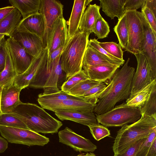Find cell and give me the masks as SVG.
<instances>
[{
	"label": "cell",
	"mask_w": 156,
	"mask_h": 156,
	"mask_svg": "<svg viewBox=\"0 0 156 156\" xmlns=\"http://www.w3.org/2000/svg\"><path fill=\"white\" fill-rule=\"evenodd\" d=\"M128 58L122 68L117 70L107 86L96 94L84 98L93 105L96 104L93 112L97 115L113 109L117 102L129 97L135 68L128 65Z\"/></svg>",
	"instance_id": "cell-1"
},
{
	"label": "cell",
	"mask_w": 156,
	"mask_h": 156,
	"mask_svg": "<svg viewBox=\"0 0 156 156\" xmlns=\"http://www.w3.org/2000/svg\"><path fill=\"white\" fill-rule=\"evenodd\" d=\"M9 113L20 120L30 130L38 133H57L63 125L44 108L34 104L21 102Z\"/></svg>",
	"instance_id": "cell-2"
},
{
	"label": "cell",
	"mask_w": 156,
	"mask_h": 156,
	"mask_svg": "<svg viewBox=\"0 0 156 156\" xmlns=\"http://www.w3.org/2000/svg\"><path fill=\"white\" fill-rule=\"evenodd\" d=\"M156 128V116L144 114L136 122L122 126L113 145L114 154L123 153L137 141L147 137Z\"/></svg>",
	"instance_id": "cell-3"
},
{
	"label": "cell",
	"mask_w": 156,
	"mask_h": 156,
	"mask_svg": "<svg viewBox=\"0 0 156 156\" xmlns=\"http://www.w3.org/2000/svg\"><path fill=\"white\" fill-rule=\"evenodd\" d=\"M90 33L79 31L68 39L61 56L62 69L68 78L82 70V62Z\"/></svg>",
	"instance_id": "cell-4"
},
{
	"label": "cell",
	"mask_w": 156,
	"mask_h": 156,
	"mask_svg": "<svg viewBox=\"0 0 156 156\" xmlns=\"http://www.w3.org/2000/svg\"><path fill=\"white\" fill-rule=\"evenodd\" d=\"M142 115L141 108L130 106L123 102L104 113L96 115V118L98 123L105 127L122 126L136 122Z\"/></svg>",
	"instance_id": "cell-5"
},
{
	"label": "cell",
	"mask_w": 156,
	"mask_h": 156,
	"mask_svg": "<svg viewBox=\"0 0 156 156\" xmlns=\"http://www.w3.org/2000/svg\"><path fill=\"white\" fill-rule=\"evenodd\" d=\"M2 136L11 143L43 146L50 141L48 138L31 130L17 128L0 126Z\"/></svg>",
	"instance_id": "cell-6"
},
{
	"label": "cell",
	"mask_w": 156,
	"mask_h": 156,
	"mask_svg": "<svg viewBox=\"0 0 156 156\" xmlns=\"http://www.w3.org/2000/svg\"><path fill=\"white\" fill-rule=\"evenodd\" d=\"M128 30V42L126 50L134 55L141 53L144 36L141 20L137 11H126Z\"/></svg>",
	"instance_id": "cell-7"
},
{
	"label": "cell",
	"mask_w": 156,
	"mask_h": 156,
	"mask_svg": "<svg viewBox=\"0 0 156 156\" xmlns=\"http://www.w3.org/2000/svg\"><path fill=\"white\" fill-rule=\"evenodd\" d=\"M63 6L56 0H41L39 12L42 15L45 31L42 39L44 48H48L53 26L56 20L63 16Z\"/></svg>",
	"instance_id": "cell-8"
},
{
	"label": "cell",
	"mask_w": 156,
	"mask_h": 156,
	"mask_svg": "<svg viewBox=\"0 0 156 156\" xmlns=\"http://www.w3.org/2000/svg\"><path fill=\"white\" fill-rule=\"evenodd\" d=\"M141 20L144 36L141 53L146 58L149 64L152 80L156 79V34L142 13L137 11Z\"/></svg>",
	"instance_id": "cell-9"
},
{
	"label": "cell",
	"mask_w": 156,
	"mask_h": 156,
	"mask_svg": "<svg viewBox=\"0 0 156 156\" xmlns=\"http://www.w3.org/2000/svg\"><path fill=\"white\" fill-rule=\"evenodd\" d=\"M10 37L19 42L34 57L44 48L42 39L28 30L21 21Z\"/></svg>",
	"instance_id": "cell-10"
},
{
	"label": "cell",
	"mask_w": 156,
	"mask_h": 156,
	"mask_svg": "<svg viewBox=\"0 0 156 156\" xmlns=\"http://www.w3.org/2000/svg\"><path fill=\"white\" fill-rule=\"evenodd\" d=\"M37 101L43 108L54 112L60 111L93 112L96 105L85 101L74 99L48 101L37 98Z\"/></svg>",
	"instance_id": "cell-11"
},
{
	"label": "cell",
	"mask_w": 156,
	"mask_h": 156,
	"mask_svg": "<svg viewBox=\"0 0 156 156\" xmlns=\"http://www.w3.org/2000/svg\"><path fill=\"white\" fill-rule=\"evenodd\" d=\"M6 46L17 75L25 71L30 65L34 57L30 55L19 42L11 37L6 40Z\"/></svg>",
	"instance_id": "cell-12"
},
{
	"label": "cell",
	"mask_w": 156,
	"mask_h": 156,
	"mask_svg": "<svg viewBox=\"0 0 156 156\" xmlns=\"http://www.w3.org/2000/svg\"><path fill=\"white\" fill-rule=\"evenodd\" d=\"M59 142L73 148L76 151L93 152L97 146L89 140L76 133L66 127L58 132Z\"/></svg>",
	"instance_id": "cell-13"
},
{
	"label": "cell",
	"mask_w": 156,
	"mask_h": 156,
	"mask_svg": "<svg viewBox=\"0 0 156 156\" xmlns=\"http://www.w3.org/2000/svg\"><path fill=\"white\" fill-rule=\"evenodd\" d=\"M137 61L136 71L133 75L130 94L131 97L152 81L149 64L141 53L134 55Z\"/></svg>",
	"instance_id": "cell-14"
},
{
	"label": "cell",
	"mask_w": 156,
	"mask_h": 156,
	"mask_svg": "<svg viewBox=\"0 0 156 156\" xmlns=\"http://www.w3.org/2000/svg\"><path fill=\"white\" fill-rule=\"evenodd\" d=\"M48 49L44 48L35 57L28 69L23 73L18 75L14 80V85L17 87L23 89L29 86L39 68L48 62Z\"/></svg>",
	"instance_id": "cell-15"
},
{
	"label": "cell",
	"mask_w": 156,
	"mask_h": 156,
	"mask_svg": "<svg viewBox=\"0 0 156 156\" xmlns=\"http://www.w3.org/2000/svg\"><path fill=\"white\" fill-rule=\"evenodd\" d=\"M121 66L106 64L82 66L88 78L108 85L114 74Z\"/></svg>",
	"instance_id": "cell-16"
},
{
	"label": "cell",
	"mask_w": 156,
	"mask_h": 156,
	"mask_svg": "<svg viewBox=\"0 0 156 156\" xmlns=\"http://www.w3.org/2000/svg\"><path fill=\"white\" fill-rule=\"evenodd\" d=\"M68 38L67 22L63 16L60 17L55 22L51 30L48 48V54L65 46Z\"/></svg>",
	"instance_id": "cell-17"
},
{
	"label": "cell",
	"mask_w": 156,
	"mask_h": 156,
	"mask_svg": "<svg viewBox=\"0 0 156 156\" xmlns=\"http://www.w3.org/2000/svg\"><path fill=\"white\" fill-rule=\"evenodd\" d=\"M22 90L14 85V81L2 87L1 98V109L2 113L11 112L21 102L20 95Z\"/></svg>",
	"instance_id": "cell-18"
},
{
	"label": "cell",
	"mask_w": 156,
	"mask_h": 156,
	"mask_svg": "<svg viewBox=\"0 0 156 156\" xmlns=\"http://www.w3.org/2000/svg\"><path fill=\"white\" fill-rule=\"evenodd\" d=\"M61 120L73 121L87 126L97 124V121L93 111H60L55 112Z\"/></svg>",
	"instance_id": "cell-19"
},
{
	"label": "cell",
	"mask_w": 156,
	"mask_h": 156,
	"mask_svg": "<svg viewBox=\"0 0 156 156\" xmlns=\"http://www.w3.org/2000/svg\"><path fill=\"white\" fill-rule=\"evenodd\" d=\"M92 1L90 0H75L70 17L68 22V39L79 31V24L87 6Z\"/></svg>",
	"instance_id": "cell-20"
},
{
	"label": "cell",
	"mask_w": 156,
	"mask_h": 156,
	"mask_svg": "<svg viewBox=\"0 0 156 156\" xmlns=\"http://www.w3.org/2000/svg\"><path fill=\"white\" fill-rule=\"evenodd\" d=\"M100 6L96 4L89 5L85 10L79 24V31L91 33L92 28L97 19L101 15Z\"/></svg>",
	"instance_id": "cell-21"
},
{
	"label": "cell",
	"mask_w": 156,
	"mask_h": 156,
	"mask_svg": "<svg viewBox=\"0 0 156 156\" xmlns=\"http://www.w3.org/2000/svg\"><path fill=\"white\" fill-rule=\"evenodd\" d=\"M12 6L17 9L24 19L39 12L41 0H9Z\"/></svg>",
	"instance_id": "cell-22"
},
{
	"label": "cell",
	"mask_w": 156,
	"mask_h": 156,
	"mask_svg": "<svg viewBox=\"0 0 156 156\" xmlns=\"http://www.w3.org/2000/svg\"><path fill=\"white\" fill-rule=\"evenodd\" d=\"M62 70L60 58H59L54 62L51 71L43 88V94H51L60 91L57 87V83L59 76Z\"/></svg>",
	"instance_id": "cell-23"
},
{
	"label": "cell",
	"mask_w": 156,
	"mask_h": 156,
	"mask_svg": "<svg viewBox=\"0 0 156 156\" xmlns=\"http://www.w3.org/2000/svg\"><path fill=\"white\" fill-rule=\"evenodd\" d=\"M25 28L30 32L35 34L42 39L44 34L45 25L43 16L39 12L22 19Z\"/></svg>",
	"instance_id": "cell-24"
},
{
	"label": "cell",
	"mask_w": 156,
	"mask_h": 156,
	"mask_svg": "<svg viewBox=\"0 0 156 156\" xmlns=\"http://www.w3.org/2000/svg\"><path fill=\"white\" fill-rule=\"evenodd\" d=\"M101 8L106 16L113 19L116 17L118 20L125 13L123 6L125 0H100Z\"/></svg>",
	"instance_id": "cell-25"
},
{
	"label": "cell",
	"mask_w": 156,
	"mask_h": 156,
	"mask_svg": "<svg viewBox=\"0 0 156 156\" xmlns=\"http://www.w3.org/2000/svg\"><path fill=\"white\" fill-rule=\"evenodd\" d=\"M22 15L16 8L0 21V34L10 37L21 19Z\"/></svg>",
	"instance_id": "cell-26"
},
{
	"label": "cell",
	"mask_w": 156,
	"mask_h": 156,
	"mask_svg": "<svg viewBox=\"0 0 156 156\" xmlns=\"http://www.w3.org/2000/svg\"><path fill=\"white\" fill-rule=\"evenodd\" d=\"M112 64L122 65L102 55L91 48L87 46L83 57L82 66Z\"/></svg>",
	"instance_id": "cell-27"
},
{
	"label": "cell",
	"mask_w": 156,
	"mask_h": 156,
	"mask_svg": "<svg viewBox=\"0 0 156 156\" xmlns=\"http://www.w3.org/2000/svg\"><path fill=\"white\" fill-rule=\"evenodd\" d=\"M156 84L155 79L133 96L129 97L126 101V104L130 106L141 108L147 98L152 89Z\"/></svg>",
	"instance_id": "cell-28"
},
{
	"label": "cell",
	"mask_w": 156,
	"mask_h": 156,
	"mask_svg": "<svg viewBox=\"0 0 156 156\" xmlns=\"http://www.w3.org/2000/svg\"><path fill=\"white\" fill-rule=\"evenodd\" d=\"M17 75V73L14 67L10 53L7 47L5 68L0 73V86L3 87L13 81Z\"/></svg>",
	"instance_id": "cell-29"
},
{
	"label": "cell",
	"mask_w": 156,
	"mask_h": 156,
	"mask_svg": "<svg viewBox=\"0 0 156 156\" xmlns=\"http://www.w3.org/2000/svg\"><path fill=\"white\" fill-rule=\"evenodd\" d=\"M113 29L117 37L119 44L121 48L126 50L128 42V30L125 13L118 20Z\"/></svg>",
	"instance_id": "cell-30"
},
{
	"label": "cell",
	"mask_w": 156,
	"mask_h": 156,
	"mask_svg": "<svg viewBox=\"0 0 156 156\" xmlns=\"http://www.w3.org/2000/svg\"><path fill=\"white\" fill-rule=\"evenodd\" d=\"M100 82L88 78L77 83L67 93L74 96L82 97L87 91Z\"/></svg>",
	"instance_id": "cell-31"
},
{
	"label": "cell",
	"mask_w": 156,
	"mask_h": 156,
	"mask_svg": "<svg viewBox=\"0 0 156 156\" xmlns=\"http://www.w3.org/2000/svg\"><path fill=\"white\" fill-rule=\"evenodd\" d=\"M141 109L142 114L150 116H156V84L152 89Z\"/></svg>",
	"instance_id": "cell-32"
},
{
	"label": "cell",
	"mask_w": 156,
	"mask_h": 156,
	"mask_svg": "<svg viewBox=\"0 0 156 156\" xmlns=\"http://www.w3.org/2000/svg\"><path fill=\"white\" fill-rule=\"evenodd\" d=\"M0 126L29 130L22 121L9 113H2L0 115Z\"/></svg>",
	"instance_id": "cell-33"
},
{
	"label": "cell",
	"mask_w": 156,
	"mask_h": 156,
	"mask_svg": "<svg viewBox=\"0 0 156 156\" xmlns=\"http://www.w3.org/2000/svg\"><path fill=\"white\" fill-rule=\"evenodd\" d=\"M110 32L108 23L100 15L96 20L91 30L98 39H102L107 37Z\"/></svg>",
	"instance_id": "cell-34"
},
{
	"label": "cell",
	"mask_w": 156,
	"mask_h": 156,
	"mask_svg": "<svg viewBox=\"0 0 156 156\" xmlns=\"http://www.w3.org/2000/svg\"><path fill=\"white\" fill-rule=\"evenodd\" d=\"M38 99L48 101H56L64 100L68 99H74L80 100L85 101L82 97H77L69 94L68 93L62 90L56 93L44 94L42 93L38 95Z\"/></svg>",
	"instance_id": "cell-35"
},
{
	"label": "cell",
	"mask_w": 156,
	"mask_h": 156,
	"mask_svg": "<svg viewBox=\"0 0 156 156\" xmlns=\"http://www.w3.org/2000/svg\"><path fill=\"white\" fill-rule=\"evenodd\" d=\"M99 45L112 55L122 60L123 59V51L119 44L110 42H98Z\"/></svg>",
	"instance_id": "cell-36"
},
{
	"label": "cell",
	"mask_w": 156,
	"mask_h": 156,
	"mask_svg": "<svg viewBox=\"0 0 156 156\" xmlns=\"http://www.w3.org/2000/svg\"><path fill=\"white\" fill-rule=\"evenodd\" d=\"M93 137L99 141L110 135V130L106 127L97 123L88 126Z\"/></svg>",
	"instance_id": "cell-37"
},
{
	"label": "cell",
	"mask_w": 156,
	"mask_h": 156,
	"mask_svg": "<svg viewBox=\"0 0 156 156\" xmlns=\"http://www.w3.org/2000/svg\"><path fill=\"white\" fill-rule=\"evenodd\" d=\"M98 42L95 38L91 39L89 40L87 46L91 48L102 55L122 64V65L124 64L125 60H121L111 55L99 45Z\"/></svg>",
	"instance_id": "cell-38"
},
{
	"label": "cell",
	"mask_w": 156,
	"mask_h": 156,
	"mask_svg": "<svg viewBox=\"0 0 156 156\" xmlns=\"http://www.w3.org/2000/svg\"><path fill=\"white\" fill-rule=\"evenodd\" d=\"M156 138V128L146 138L137 152L136 156H146L151 145Z\"/></svg>",
	"instance_id": "cell-39"
},
{
	"label": "cell",
	"mask_w": 156,
	"mask_h": 156,
	"mask_svg": "<svg viewBox=\"0 0 156 156\" xmlns=\"http://www.w3.org/2000/svg\"><path fill=\"white\" fill-rule=\"evenodd\" d=\"M141 12L156 34V17L149 9L144 6L141 8Z\"/></svg>",
	"instance_id": "cell-40"
},
{
	"label": "cell",
	"mask_w": 156,
	"mask_h": 156,
	"mask_svg": "<svg viewBox=\"0 0 156 156\" xmlns=\"http://www.w3.org/2000/svg\"><path fill=\"white\" fill-rule=\"evenodd\" d=\"M146 0H125L123 6L125 11H136L142 8Z\"/></svg>",
	"instance_id": "cell-41"
},
{
	"label": "cell",
	"mask_w": 156,
	"mask_h": 156,
	"mask_svg": "<svg viewBox=\"0 0 156 156\" xmlns=\"http://www.w3.org/2000/svg\"><path fill=\"white\" fill-rule=\"evenodd\" d=\"M146 139V138L140 140L129 147L123 153L114 154V156H136L139 148Z\"/></svg>",
	"instance_id": "cell-42"
},
{
	"label": "cell",
	"mask_w": 156,
	"mask_h": 156,
	"mask_svg": "<svg viewBox=\"0 0 156 156\" xmlns=\"http://www.w3.org/2000/svg\"><path fill=\"white\" fill-rule=\"evenodd\" d=\"M6 53V40L4 36L0 40V73L5 68Z\"/></svg>",
	"instance_id": "cell-43"
},
{
	"label": "cell",
	"mask_w": 156,
	"mask_h": 156,
	"mask_svg": "<svg viewBox=\"0 0 156 156\" xmlns=\"http://www.w3.org/2000/svg\"><path fill=\"white\" fill-rule=\"evenodd\" d=\"M64 47H62L48 54L47 65V71L48 75L51 71L53 63L55 60L61 57Z\"/></svg>",
	"instance_id": "cell-44"
},
{
	"label": "cell",
	"mask_w": 156,
	"mask_h": 156,
	"mask_svg": "<svg viewBox=\"0 0 156 156\" xmlns=\"http://www.w3.org/2000/svg\"><path fill=\"white\" fill-rule=\"evenodd\" d=\"M106 86L105 83L100 82L99 84L87 91L82 97L84 98L92 96L104 89Z\"/></svg>",
	"instance_id": "cell-45"
},
{
	"label": "cell",
	"mask_w": 156,
	"mask_h": 156,
	"mask_svg": "<svg viewBox=\"0 0 156 156\" xmlns=\"http://www.w3.org/2000/svg\"><path fill=\"white\" fill-rule=\"evenodd\" d=\"M88 78L85 71L83 70H82L73 76L68 78V79L73 81L77 83Z\"/></svg>",
	"instance_id": "cell-46"
},
{
	"label": "cell",
	"mask_w": 156,
	"mask_h": 156,
	"mask_svg": "<svg viewBox=\"0 0 156 156\" xmlns=\"http://www.w3.org/2000/svg\"><path fill=\"white\" fill-rule=\"evenodd\" d=\"M143 6L149 9L156 17V0H146Z\"/></svg>",
	"instance_id": "cell-47"
},
{
	"label": "cell",
	"mask_w": 156,
	"mask_h": 156,
	"mask_svg": "<svg viewBox=\"0 0 156 156\" xmlns=\"http://www.w3.org/2000/svg\"><path fill=\"white\" fill-rule=\"evenodd\" d=\"M77 84L73 81L68 79L62 86L61 90L67 93Z\"/></svg>",
	"instance_id": "cell-48"
},
{
	"label": "cell",
	"mask_w": 156,
	"mask_h": 156,
	"mask_svg": "<svg viewBox=\"0 0 156 156\" xmlns=\"http://www.w3.org/2000/svg\"><path fill=\"white\" fill-rule=\"evenodd\" d=\"M15 8L13 6H8L0 8V21L6 16Z\"/></svg>",
	"instance_id": "cell-49"
},
{
	"label": "cell",
	"mask_w": 156,
	"mask_h": 156,
	"mask_svg": "<svg viewBox=\"0 0 156 156\" xmlns=\"http://www.w3.org/2000/svg\"><path fill=\"white\" fill-rule=\"evenodd\" d=\"M7 140L3 137L0 136V153L4 152L8 147Z\"/></svg>",
	"instance_id": "cell-50"
},
{
	"label": "cell",
	"mask_w": 156,
	"mask_h": 156,
	"mask_svg": "<svg viewBox=\"0 0 156 156\" xmlns=\"http://www.w3.org/2000/svg\"><path fill=\"white\" fill-rule=\"evenodd\" d=\"M146 156H156V138L152 142Z\"/></svg>",
	"instance_id": "cell-51"
},
{
	"label": "cell",
	"mask_w": 156,
	"mask_h": 156,
	"mask_svg": "<svg viewBox=\"0 0 156 156\" xmlns=\"http://www.w3.org/2000/svg\"><path fill=\"white\" fill-rule=\"evenodd\" d=\"M2 87L0 86V115L2 113V112L1 109V94L2 91Z\"/></svg>",
	"instance_id": "cell-52"
},
{
	"label": "cell",
	"mask_w": 156,
	"mask_h": 156,
	"mask_svg": "<svg viewBox=\"0 0 156 156\" xmlns=\"http://www.w3.org/2000/svg\"><path fill=\"white\" fill-rule=\"evenodd\" d=\"M86 156H96L95 154L93 153L90 152L89 153H87L86 154Z\"/></svg>",
	"instance_id": "cell-53"
},
{
	"label": "cell",
	"mask_w": 156,
	"mask_h": 156,
	"mask_svg": "<svg viewBox=\"0 0 156 156\" xmlns=\"http://www.w3.org/2000/svg\"><path fill=\"white\" fill-rule=\"evenodd\" d=\"M5 35L4 34H0V40L5 36Z\"/></svg>",
	"instance_id": "cell-54"
},
{
	"label": "cell",
	"mask_w": 156,
	"mask_h": 156,
	"mask_svg": "<svg viewBox=\"0 0 156 156\" xmlns=\"http://www.w3.org/2000/svg\"><path fill=\"white\" fill-rule=\"evenodd\" d=\"M86 156V154L85 155V154H78V155H77V156Z\"/></svg>",
	"instance_id": "cell-55"
}]
</instances>
